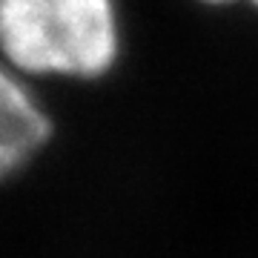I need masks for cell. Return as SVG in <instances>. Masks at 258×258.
<instances>
[{
  "instance_id": "6da1fadb",
  "label": "cell",
  "mask_w": 258,
  "mask_h": 258,
  "mask_svg": "<svg viewBox=\"0 0 258 258\" xmlns=\"http://www.w3.org/2000/svg\"><path fill=\"white\" fill-rule=\"evenodd\" d=\"M118 52L115 0H0V55L18 75L92 81Z\"/></svg>"
},
{
  "instance_id": "7a4b0ae2",
  "label": "cell",
  "mask_w": 258,
  "mask_h": 258,
  "mask_svg": "<svg viewBox=\"0 0 258 258\" xmlns=\"http://www.w3.org/2000/svg\"><path fill=\"white\" fill-rule=\"evenodd\" d=\"M49 132L43 106L9 63H0V181L26 166L43 149Z\"/></svg>"
},
{
  "instance_id": "3957f363",
  "label": "cell",
  "mask_w": 258,
  "mask_h": 258,
  "mask_svg": "<svg viewBox=\"0 0 258 258\" xmlns=\"http://www.w3.org/2000/svg\"><path fill=\"white\" fill-rule=\"evenodd\" d=\"M207 3H232V0H207ZM244 3H252V6H258V0H244Z\"/></svg>"
}]
</instances>
